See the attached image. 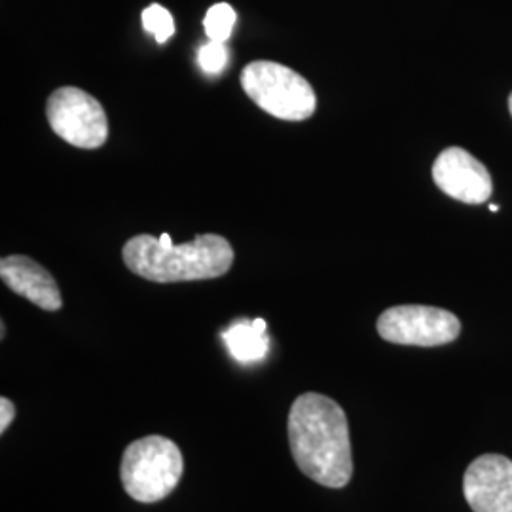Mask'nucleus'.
I'll use <instances>...</instances> for the list:
<instances>
[{"instance_id":"6e6552de","label":"nucleus","mask_w":512,"mask_h":512,"mask_svg":"<svg viewBox=\"0 0 512 512\" xmlns=\"http://www.w3.org/2000/svg\"><path fill=\"white\" fill-rule=\"evenodd\" d=\"M433 181L446 196L471 205L488 202L494 190L488 169L459 147L440 152L433 164Z\"/></svg>"},{"instance_id":"9b49d317","label":"nucleus","mask_w":512,"mask_h":512,"mask_svg":"<svg viewBox=\"0 0 512 512\" xmlns=\"http://www.w3.org/2000/svg\"><path fill=\"white\" fill-rule=\"evenodd\" d=\"M236 19H238V14L230 4H226V2L213 4L203 19L205 35L209 37V40L226 42L236 27Z\"/></svg>"},{"instance_id":"dca6fc26","label":"nucleus","mask_w":512,"mask_h":512,"mask_svg":"<svg viewBox=\"0 0 512 512\" xmlns=\"http://www.w3.org/2000/svg\"><path fill=\"white\" fill-rule=\"evenodd\" d=\"M509 110H511V114H512V93H511V97H509Z\"/></svg>"},{"instance_id":"423d86ee","label":"nucleus","mask_w":512,"mask_h":512,"mask_svg":"<svg viewBox=\"0 0 512 512\" xmlns=\"http://www.w3.org/2000/svg\"><path fill=\"white\" fill-rule=\"evenodd\" d=\"M461 323L452 311L431 306H395L378 319V334L389 344L437 348L454 342Z\"/></svg>"},{"instance_id":"0eeeda50","label":"nucleus","mask_w":512,"mask_h":512,"mask_svg":"<svg viewBox=\"0 0 512 512\" xmlns=\"http://www.w3.org/2000/svg\"><path fill=\"white\" fill-rule=\"evenodd\" d=\"M463 495L473 512H512V461L501 454L476 458L463 475Z\"/></svg>"},{"instance_id":"7ed1b4c3","label":"nucleus","mask_w":512,"mask_h":512,"mask_svg":"<svg viewBox=\"0 0 512 512\" xmlns=\"http://www.w3.org/2000/svg\"><path fill=\"white\" fill-rule=\"evenodd\" d=\"M183 454L173 440L150 435L131 442L120 465L126 494L139 503H156L171 494L183 476Z\"/></svg>"},{"instance_id":"1a4fd4ad","label":"nucleus","mask_w":512,"mask_h":512,"mask_svg":"<svg viewBox=\"0 0 512 512\" xmlns=\"http://www.w3.org/2000/svg\"><path fill=\"white\" fill-rule=\"evenodd\" d=\"M0 277L14 293L27 298L46 311L61 310L63 298L54 275L44 270L33 258L23 255L4 256L0 260Z\"/></svg>"},{"instance_id":"2eb2a0df","label":"nucleus","mask_w":512,"mask_h":512,"mask_svg":"<svg viewBox=\"0 0 512 512\" xmlns=\"http://www.w3.org/2000/svg\"><path fill=\"white\" fill-rule=\"evenodd\" d=\"M490 211L497 213V211H499V205H490Z\"/></svg>"},{"instance_id":"f8f14e48","label":"nucleus","mask_w":512,"mask_h":512,"mask_svg":"<svg viewBox=\"0 0 512 512\" xmlns=\"http://www.w3.org/2000/svg\"><path fill=\"white\" fill-rule=\"evenodd\" d=\"M143 27L147 33L154 35L158 44H165L175 35L173 16L160 4H150L143 10Z\"/></svg>"},{"instance_id":"20e7f679","label":"nucleus","mask_w":512,"mask_h":512,"mask_svg":"<svg viewBox=\"0 0 512 512\" xmlns=\"http://www.w3.org/2000/svg\"><path fill=\"white\" fill-rule=\"evenodd\" d=\"M241 88L255 105L279 120L302 122L317 109V97L310 82L274 61L249 63L241 71Z\"/></svg>"},{"instance_id":"f03ea898","label":"nucleus","mask_w":512,"mask_h":512,"mask_svg":"<svg viewBox=\"0 0 512 512\" xmlns=\"http://www.w3.org/2000/svg\"><path fill=\"white\" fill-rule=\"evenodd\" d=\"M122 256L129 272L154 283L215 279L234 264V249L219 234H202L181 245H175L169 234H139L124 245Z\"/></svg>"},{"instance_id":"4468645a","label":"nucleus","mask_w":512,"mask_h":512,"mask_svg":"<svg viewBox=\"0 0 512 512\" xmlns=\"http://www.w3.org/2000/svg\"><path fill=\"white\" fill-rule=\"evenodd\" d=\"M14 418H16V406L10 399L2 397L0 399V433H6V429L10 427Z\"/></svg>"},{"instance_id":"9d476101","label":"nucleus","mask_w":512,"mask_h":512,"mask_svg":"<svg viewBox=\"0 0 512 512\" xmlns=\"http://www.w3.org/2000/svg\"><path fill=\"white\" fill-rule=\"evenodd\" d=\"M220 338L239 365H255L264 361L270 349L268 323L264 319H241L224 330Z\"/></svg>"},{"instance_id":"39448f33","label":"nucleus","mask_w":512,"mask_h":512,"mask_svg":"<svg viewBox=\"0 0 512 512\" xmlns=\"http://www.w3.org/2000/svg\"><path fill=\"white\" fill-rule=\"evenodd\" d=\"M46 116L55 135L73 147L93 150L109 139V120L103 105L80 88L55 90L48 99Z\"/></svg>"},{"instance_id":"ddd939ff","label":"nucleus","mask_w":512,"mask_h":512,"mask_svg":"<svg viewBox=\"0 0 512 512\" xmlns=\"http://www.w3.org/2000/svg\"><path fill=\"white\" fill-rule=\"evenodd\" d=\"M198 63H200L203 73L209 74V76H219L228 65L226 42L209 40L207 44H203L198 52Z\"/></svg>"},{"instance_id":"f257e3e1","label":"nucleus","mask_w":512,"mask_h":512,"mask_svg":"<svg viewBox=\"0 0 512 512\" xmlns=\"http://www.w3.org/2000/svg\"><path fill=\"white\" fill-rule=\"evenodd\" d=\"M289 442L298 469L327 488H344L353 476L346 412L319 393L300 395L289 414Z\"/></svg>"}]
</instances>
